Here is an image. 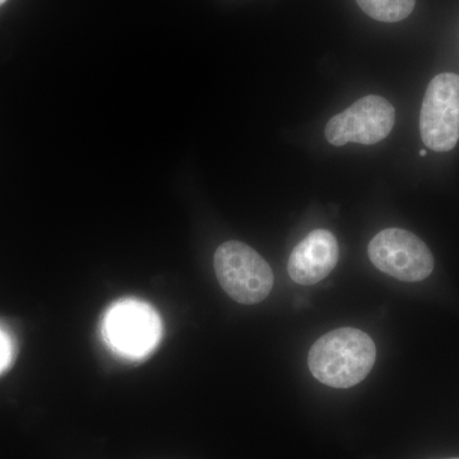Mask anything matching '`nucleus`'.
Here are the masks:
<instances>
[{
  "mask_svg": "<svg viewBox=\"0 0 459 459\" xmlns=\"http://www.w3.org/2000/svg\"><path fill=\"white\" fill-rule=\"evenodd\" d=\"M395 123L394 105L382 96H365L342 113L334 115L325 126L332 146L347 143L376 144L391 134Z\"/></svg>",
  "mask_w": 459,
  "mask_h": 459,
  "instance_id": "5",
  "label": "nucleus"
},
{
  "mask_svg": "<svg viewBox=\"0 0 459 459\" xmlns=\"http://www.w3.org/2000/svg\"><path fill=\"white\" fill-rule=\"evenodd\" d=\"M4 2H7V0H0V5H2Z\"/></svg>",
  "mask_w": 459,
  "mask_h": 459,
  "instance_id": "11",
  "label": "nucleus"
},
{
  "mask_svg": "<svg viewBox=\"0 0 459 459\" xmlns=\"http://www.w3.org/2000/svg\"><path fill=\"white\" fill-rule=\"evenodd\" d=\"M12 358V343L8 334L0 328V373L8 367Z\"/></svg>",
  "mask_w": 459,
  "mask_h": 459,
  "instance_id": "9",
  "label": "nucleus"
},
{
  "mask_svg": "<svg viewBox=\"0 0 459 459\" xmlns=\"http://www.w3.org/2000/svg\"><path fill=\"white\" fill-rule=\"evenodd\" d=\"M337 238L327 230H314L292 249L287 272L294 282L312 286L334 270L338 263Z\"/></svg>",
  "mask_w": 459,
  "mask_h": 459,
  "instance_id": "7",
  "label": "nucleus"
},
{
  "mask_svg": "<svg viewBox=\"0 0 459 459\" xmlns=\"http://www.w3.org/2000/svg\"><path fill=\"white\" fill-rule=\"evenodd\" d=\"M105 337L114 350L141 358L155 349L161 337V320L150 305L128 299L108 309L104 320Z\"/></svg>",
  "mask_w": 459,
  "mask_h": 459,
  "instance_id": "6",
  "label": "nucleus"
},
{
  "mask_svg": "<svg viewBox=\"0 0 459 459\" xmlns=\"http://www.w3.org/2000/svg\"><path fill=\"white\" fill-rule=\"evenodd\" d=\"M359 7L380 22H400L412 13L416 0H356Z\"/></svg>",
  "mask_w": 459,
  "mask_h": 459,
  "instance_id": "8",
  "label": "nucleus"
},
{
  "mask_svg": "<svg viewBox=\"0 0 459 459\" xmlns=\"http://www.w3.org/2000/svg\"><path fill=\"white\" fill-rule=\"evenodd\" d=\"M377 347L369 334L356 328H338L320 337L310 349L307 365L313 377L332 388L359 385L373 369Z\"/></svg>",
  "mask_w": 459,
  "mask_h": 459,
  "instance_id": "1",
  "label": "nucleus"
},
{
  "mask_svg": "<svg viewBox=\"0 0 459 459\" xmlns=\"http://www.w3.org/2000/svg\"><path fill=\"white\" fill-rule=\"evenodd\" d=\"M368 255L377 270L403 282L428 279L434 270L427 244L406 230H383L371 238Z\"/></svg>",
  "mask_w": 459,
  "mask_h": 459,
  "instance_id": "3",
  "label": "nucleus"
},
{
  "mask_svg": "<svg viewBox=\"0 0 459 459\" xmlns=\"http://www.w3.org/2000/svg\"><path fill=\"white\" fill-rule=\"evenodd\" d=\"M420 156H421V157L427 156V151H424V150L420 151Z\"/></svg>",
  "mask_w": 459,
  "mask_h": 459,
  "instance_id": "10",
  "label": "nucleus"
},
{
  "mask_svg": "<svg viewBox=\"0 0 459 459\" xmlns=\"http://www.w3.org/2000/svg\"><path fill=\"white\" fill-rule=\"evenodd\" d=\"M213 264L223 291L238 304L262 303L273 289L270 264L241 241H226L217 247Z\"/></svg>",
  "mask_w": 459,
  "mask_h": 459,
  "instance_id": "2",
  "label": "nucleus"
},
{
  "mask_svg": "<svg viewBox=\"0 0 459 459\" xmlns=\"http://www.w3.org/2000/svg\"><path fill=\"white\" fill-rule=\"evenodd\" d=\"M425 146L448 152L459 141V75L442 74L429 83L420 113Z\"/></svg>",
  "mask_w": 459,
  "mask_h": 459,
  "instance_id": "4",
  "label": "nucleus"
}]
</instances>
